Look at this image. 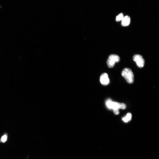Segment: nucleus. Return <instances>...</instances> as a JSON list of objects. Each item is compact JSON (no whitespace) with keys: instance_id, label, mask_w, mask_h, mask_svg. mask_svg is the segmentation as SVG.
<instances>
[{"instance_id":"f257e3e1","label":"nucleus","mask_w":159,"mask_h":159,"mask_svg":"<svg viewBox=\"0 0 159 159\" xmlns=\"http://www.w3.org/2000/svg\"><path fill=\"white\" fill-rule=\"evenodd\" d=\"M122 75L128 83L131 84L134 82V76L131 69L128 68L124 69L122 71Z\"/></svg>"},{"instance_id":"f03ea898","label":"nucleus","mask_w":159,"mask_h":159,"mask_svg":"<svg viewBox=\"0 0 159 159\" xmlns=\"http://www.w3.org/2000/svg\"><path fill=\"white\" fill-rule=\"evenodd\" d=\"M120 60L119 57L116 55L112 54L110 55L107 61V64L110 68L113 67L115 64L118 62Z\"/></svg>"},{"instance_id":"7ed1b4c3","label":"nucleus","mask_w":159,"mask_h":159,"mask_svg":"<svg viewBox=\"0 0 159 159\" xmlns=\"http://www.w3.org/2000/svg\"><path fill=\"white\" fill-rule=\"evenodd\" d=\"M133 60L139 68H141L144 66L145 61L142 56L139 55H136L133 57Z\"/></svg>"},{"instance_id":"20e7f679","label":"nucleus","mask_w":159,"mask_h":159,"mask_svg":"<svg viewBox=\"0 0 159 159\" xmlns=\"http://www.w3.org/2000/svg\"><path fill=\"white\" fill-rule=\"evenodd\" d=\"M100 81L101 84L104 85H107L110 83L109 79L108 74L104 73L101 76Z\"/></svg>"},{"instance_id":"39448f33","label":"nucleus","mask_w":159,"mask_h":159,"mask_svg":"<svg viewBox=\"0 0 159 159\" xmlns=\"http://www.w3.org/2000/svg\"><path fill=\"white\" fill-rule=\"evenodd\" d=\"M130 23V18L128 16L124 17L122 20L121 25L122 26L126 27L128 26Z\"/></svg>"},{"instance_id":"423d86ee","label":"nucleus","mask_w":159,"mask_h":159,"mask_svg":"<svg viewBox=\"0 0 159 159\" xmlns=\"http://www.w3.org/2000/svg\"><path fill=\"white\" fill-rule=\"evenodd\" d=\"M132 115L130 113L127 114L126 116L122 118L123 121L125 123H128L132 119Z\"/></svg>"},{"instance_id":"0eeeda50","label":"nucleus","mask_w":159,"mask_h":159,"mask_svg":"<svg viewBox=\"0 0 159 159\" xmlns=\"http://www.w3.org/2000/svg\"><path fill=\"white\" fill-rule=\"evenodd\" d=\"M119 104L120 103L113 102L112 109L113 110H119Z\"/></svg>"},{"instance_id":"6e6552de","label":"nucleus","mask_w":159,"mask_h":159,"mask_svg":"<svg viewBox=\"0 0 159 159\" xmlns=\"http://www.w3.org/2000/svg\"><path fill=\"white\" fill-rule=\"evenodd\" d=\"M113 101L110 99L108 100L106 102V105L109 109H112Z\"/></svg>"},{"instance_id":"1a4fd4ad","label":"nucleus","mask_w":159,"mask_h":159,"mask_svg":"<svg viewBox=\"0 0 159 159\" xmlns=\"http://www.w3.org/2000/svg\"><path fill=\"white\" fill-rule=\"evenodd\" d=\"M124 17L122 13H120L116 17V21L117 22H119L122 21Z\"/></svg>"},{"instance_id":"9d476101","label":"nucleus","mask_w":159,"mask_h":159,"mask_svg":"<svg viewBox=\"0 0 159 159\" xmlns=\"http://www.w3.org/2000/svg\"><path fill=\"white\" fill-rule=\"evenodd\" d=\"M7 139V136L6 135H5L3 136L1 138V142L4 143L6 142Z\"/></svg>"},{"instance_id":"9b49d317","label":"nucleus","mask_w":159,"mask_h":159,"mask_svg":"<svg viewBox=\"0 0 159 159\" xmlns=\"http://www.w3.org/2000/svg\"><path fill=\"white\" fill-rule=\"evenodd\" d=\"M126 108V106L125 104L123 103H120L119 108L120 109H125Z\"/></svg>"},{"instance_id":"f8f14e48","label":"nucleus","mask_w":159,"mask_h":159,"mask_svg":"<svg viewBox=\"0 0 159 159\" xmlns=\"http://www.w3.org/2000/svg\"><path fill=\"white\" fill-rule=\"evenodd\" d=\"M119 110H113V112L114 114L116 115H118L119 114Z\"/></svg>"}]
</instances>
